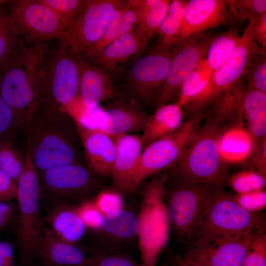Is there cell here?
<instances>
[{"label": "cell", "instance_id": "44dd1931", "mask_svg": "<svg viewBox=\"0 0 266 266\" xmlns=\"http://www.w3.org/2000/svg\"><path fill=\"white\" fill-rule=\"evenodd\" d=\"M149 40L135 29L114 40L96 56L86 61L111 75L120 64L140 54Z\"/></svg>", "mask_w": 266, "mask_h": 266}, {"label": "cell", "instance_id": "ab89813d", "mask_svg": "<svg viewBox=\"0 0 266 266\" xmlns=\"http://www.w3.org/2000/svg\"><path fill=\"white\" fill-rule=\"evenodd\" d=\"M233 200L239 206L251 213H261L266 207L265 189L241 194H232Z\"/></svg>", "mask_w": 266, "mask_h": 266}, {"label": "cell", "instance_id": "b9f144b4", "mask_svg": "<svg viewBox=\"0 0 266 266\" xmlns=\"http://www.w3.org/2000/svg\"><path fill=\"white\" fill-rule=\"evenodd\" d=\"M18 129L21 128L14 112L0 95V140H11Z\"/></svg>", "mask_w": 266, "mask_h": 266}, {"label": "cell", "instance_id": "83f0119b", "mask_svg": "<svg viewBox=\"0 0 266 266\" xmlns=\"http://www.w3.org/2000/svg\"><path fill=\"white\" fill-rule=\"evenodd\" d=\"M137 215L123 208L104 215L100 230L115 241L129 240L137 236Z\"/></svg>", "mask_w": 266, "mask_h": 266}, {"label": "cell", "instance_id": "681fc988", "mask_svg": "<svg viewBox=\"0 0 266 266\" xmlns=\"http://www.w3.org/2000/svg\"><path fill=\"white\" fill-rule=\"evenodd\" d=\"M14 254L13 247L10 243L0 241V266H12Z\"/></svg>", "mask_w": 266, "mask_h": 266}, {"label": "cell", "instance_id": "5b68a950", "mask_svg": "<svg viewBox=\"0 0 266 266\" xmlns=\"http://www.w3.org/2000/svg\"><path fill=\"white\" fill-rule=\"evenodd\" d=\"M217 187L208 184L166 177L164 200L170 229L182 244L189 245Z\"/></svg>", "mask_w": 266, "mask_h": 266}, {"label": "cell", "instance_id": "d6a6232c", "mask_svg": "<svg viewBox=\"0 0 266 266\" xmlns=\"http://www.w3.org/2000/svg\"><path fill=\"white\" fill-rule=\"evenodd\" d=\"M1 6H0V71L13 57L19 38L9 12Z\"/></svg>", "mask_w": 266, "mask_h": 266}, {"label": "cell", "instance_id": "7402d4cb", "mask_svg": "<svg viewBox=\"0 0 266 266\" xmlns=\"http://www.w3.org/2000/svg\"><path fill=\"white\" fill-rule=\"evenodd\" d=\"M75 56L80 71L79 97L85 106L94 108L113 99L115 92L111 75L81 56Z\"/></svg>", "mask_w": 266, "mask_h": 266}, {"label": "cell", "instance_id": "4fadbf2b", "mask_svg": "<svg viewBox=\"0 0 266 266\" xmlns=\"http://www.w3.org/2000/svg\"><path fill=\"white\" fill-rule=\"evenodd\" d=\"M172 56V48L154 49L136 59L126 70L125 81L133 103L155 102L166 79Z\"/></svg>", "mask_w": 266, "mask_h": 266}, {"label": "cell", "instance_id": "f35d334b", "mask_svg": "<svg viewBox=\"0 0 266 266\" xmlns=\"http://www.w3.org/2000/svg\"><path fill=\"white\" fill-rule=\"evenodd\" d=\"M242 266H266V233L262 232L251 241Z\"/></svg>", "mask_w": 266, "mask_h": 266}, {"label": "cell", "instance_id": "ee69618b", "mask_svg": "<svg viewBox=\"0 0 266 266\" xmlns=\"http://www.w3.org/2000/svg\"><path fill=\"white\" fill-rule=\"evenodd\" d=\"M120 194L112 190L99 194L94 201L96 206L104 215L122 208Z\"/></svg>", "mask_w": 266, "mask_h": 266}, {"label": "cell", "instance_id": "ba28073f", "mask_svg": "<svg viewBox=\"0 0 266 266\" xmlns=\"http://www.w3.org/2000/svg\"><path fill=\"white\" fill-rule=\"evenodd\" d=\"M40 193L37 169L27 145L24 170L17 182L18 221L16 238L21 265H29L34 258L36 242L41 228Z\"/></svg>", "mask_w": 266, "mask_h": 266}, {"label": "cell", "instance_id": "7a4b0ae2", "mask_svg": "<svg viewBox=\"0 0 266 266\" xmlns=\"http://www.w3.org/2000/svg\"><path fill=\"white\" fill-rule=\"evenodd\" d=\"M27 132V144L37 170L81 164V141L75 122L67 114L38 109Z\"/></svg>", "mask_w": 266, "mask_h": 266}, {"label": "cell", "instance_id": "5bb4252c", "mask_svg": "<svg viewBox=\"0 0 266 266\" xmlns=\"http://www.w3.org/2000/svg\"><path fill=\"white\" fill-rule=\"evenodd\" d=\"M37 172L40 192L60 204L85 197L99 185L97 177L81 164L37 170Z\"/></svg>", "mask_w": 266, "mask_h": 266}, {"label": "cell", "instance_id": "d4e9b609", "mask_svg": "<svg viewBox=\"0 0 266 266\" xmlns=\"http://www.w3.org/2000/svg\"><path fill=\"white\" fill-rule=\"evenodd\" d=\"M184 117L181 107L176 102L157 107L155 111L148 116L140 136L143 148L176 131L184 122Z\"/></svg>", "mask_w": 266, "mask_h": 266}, {"label": "cell", "instance_id": "60d3db41", "mask_svg": "<svg viewBox=\"0 0 266 266\" xmlns=\"http://www.w3.org/2000/svg\"><path fill=\"white\" fill-rule=\"evenodd\" d=\"M84 266H141L126 256L116 253L98 252L88 257Z\"/></svg>", "mask_w": 266, "mask_h": 266}, {"label": "cell", "instance_id": "d6986e66", "mask_svg": "<svg viewBox=\"0 0 266 266\" xmlns=\"http://www.w3.org/2000/svg\"><path fill=\"white\" fill-rule=\"evenodd\" d=\"M228 25L227 0L187 1L179 36L175 44L208 29Z\"/></svg>", "mask_w": 266, "mask_h": 266}, {"label": "cell", "instance_id": "ac0fdd59", "mask_svg": "<svg viewBox=\"0 0 266 266\" xmlns=\"http://www.w3.org/2000/svg\"><path fill=\"white\" fill-rule=\"evenodd\" d=\"M116 156L111 175L112 190L130 194L135 190V180L143 150L140 136L136 134L114 136Z\"/></svg>", "mask_w": 266, "mask_h": 266}, {"label": "cell", "instance_id": "f546056e", "mask_svg": "<svg viewBox=\"0 0 266 266\" xmlns=\"http://www.w3.org/2000/svg\"><path fill=\"white\" fill-rule=\"evenodd\" d=\"M171 0H139V20L136 30L150 39L165 19Z\"/></svg>", "mask_w": 266, "mask_h": 266}, {"label": "cell", "instance_id": "7c38bea8", "mask_svg": "<svg viewBox=\"0 0 266 266\" xmlns=\"http://www.w3.org/2000/svg\"><path fill=\"white\" fill-rule=\"evenodd\" d=\"M204 118V114L200 113L186 120L173 133L143 148L135 180V189L145 179L176 163Z\"/></svg>", "mask_w": 266, "mask_h": 266}, {"label": "cell", "instance_id": "8d00e7d4", "mask_svg": "<svg viewBox=\"0 0 266 266\" xmlns=\"http://www.w3.org/2000/svg\"><path fill=\"white\" fill-rule=\"evenodd\" d=\"M85 0H39L48 7L60 22L64 31L82 8Z\"/></svg>", "mask_w": 266, "mask_h": 266}, {"label": "cell", "instance_id": "4dcf8cb0", "mask_svg": "<svg viewBox=\"0 0 266 266\" xmlns=\"http://www.w3.org/2000/svg\"><path fill=\"white\" fill-rule=\"evenodd\" d=\"M240 37L237 30L233 29L215 36L209 46L206 57L212 71L219 69L226 61L238 44Z\"/></svg>", "mask_w": 266, "mask_h": 266}, {"label": "cell", "instance_id": "9a60e30c", "mask_svg": "<svg viewBox=\"0 0 266 266\" xmlns=\"http://www.w3.org/2000/svg\"><path fill=\"white\" fill-rule=\"evenodd\" d=\"M9 3V14L18 34L29 42L36 44L63 39L65 31L60 22L39 0H12Z\"/></svg>", "mask_w": 266, "mask_h": 266}, {"label": "cell", "instance_id": "816d5d0a", "mask_svg": "<svg viewBox=\"0 0 266 266\" xmlns=\"http://www.w3.org/2000/svg\"><path fill=\"white\" fill-rule=\"evenodd\" d=\"M178 266H183V265L178 264Z\"/></svg>", "mask_w": 266, "mask_h": 266}, {"label": "cell", "instance_id": "f6af8a7d", "mask_svg": "<svg viewBox=\"0 0 266 266\" xmlns=\"http://www.w3.org/2000/svg\"><path fill=\"white\" fill-rule=\"evenodd\" d=\"M247 168L266 176V139L256 144Z\"/></svg>", "mask_w": 266, "mask_h": 266}, {"label": "cell", "instance_id": "6da1fadb", "mask_svg": "<svg viewBox=\"0 0 266 266\" xmlns=\"http://www.w3.org/2000/svg\"><path fill=\"white\" fill-rule=\"evenodd\" d=\"M46 42L28 46L21 38L15 54L0 71V95L26 131L38 109Z\"/></svg>", "mask_w": 266, "mask_h": 266}, {"label": "cell", "instance_id": "ffe728a7", "mask_svg": "<svg viewBox=\"0 0 266 266\" xmlns=\"http://www.w3.org/2000/svg\"><path fill=\"white\" fill-rule=\"evenodd\" d=\"M44 266H84L88 257L76 245L57 238L50 228L43 226L34 249V258Z\"/></svg>", "mask_w": 266, "mask_h": 266}, {"label": "cell", "instance_id": "603a6c76", "mask_svg": "<svg viewBox=\"0 0 266 266\" xmlns=\"http://www.w3.org/2000/svg\"><path fill=\"white\" fill-rule=\"evenodd\" d=\"M108 121L103 132L112 136L142 131L148 116L134 103L119 100L107 101L103 107Z\"/></svg>", "mask_w": 266, "mask_h": 266}, {"label": "cell", "instance_id": "7bdbcfd3", "mask_svg": "<svg viewBox=\"0 0 266 266\" xmlns=\"http://www.w3.org/2000/svg\"><path fill=\"white\" fill-rule=\"evenodd\" d=\"M76 209L86 228L100 230L103 215L94 201H84L76 207Z\"/></svg>", "mask_w": 266, "mask_h": 266}, {"label": "cell", "instance_id": "836d02e7", "mask_svg": "<svg viewBox=\"0 0 266 266\" xmlns=\"http://www.w3.org/2000/svg\"><path fill=\"white\" fill-rule=\"evenodd\" d=\"M25 164V155L11 140H0V169L16 184Z\"/></svg>", "mask_w": 266, "mask_h": 266}, {"label": "cell", "instance_id": "cb8c5ba5", "mask_svg": "<svg viewBox=\"0 0 266 266\" xmlns=\"http://www.w3.org/2000/svg\"><path fill=\"white\" fill-rule=\"evenodd\" d=\"M139 15V0H123L115 11L101 39L81 57L85 60L91 59L111 42L136 29Z\"/></svg>", "mask_w": 266, "mask_h": 266}, {"label": "cell", "instance_id": "9c48e42d", "mask_svg": "<svg viewBox=\"0 0 266 266\" xmlns=\"http://www.w3.org/2000/svg\"><path fill=\"white\" fill-rule=\"evenodd\" d=\"M254 19L249 21L240 41L223 65L213 71L205 88L182 107L187 119L203 113L212 100L222 92L240 81L253 59L263 50L255 42L252 34Z\"/></svg>", "mask_w": 266, "mask_h": 266}, {"label": "cell", "instance_id": "8992f818", "mask_svg": "<svg viewBox=\"0 0 266 266\" xmlns=\"http://www.w3.org/2000/svg\"><path fill=\"white\" fill-rule=\"evenodd\" d=\"M232 195L218 187L209 207L189 246H201L219 240L265 231L261 213H251L237 205Z\"/></svg>", "mask_w": 266, "mask_h": 266}, {"label": "cell", "instance_id": "7dc6e473", "mask_svg": "<svg viewBox=\"0 0 266 266\" xmlns=\"http://www.w3.org/2000/svg\"><path fill=\"white\" fill-rule=\"evenodd\" d=\"M17 184L0 169V201L16 199Z\"/></svg>", "mask_w": 266, "mask_h": 266}, {"label": "cell", "instance_id": "e0dca14e", "mask_svg": "<svg viewBox=\"0 0 266 266\" xmlns=\"http://www.w3.org/2000/svg\"><path fill=\"white\" fill-rule=\"evenodd\" d=\"M86 167L96 177H111L115 156V137L100 130L75 122Z\"/></svg>", "mask_w": 266, "mask_h": 266}, {"label": "cell", "instance_id": "bcb514c9", "mask_svg": "<svg viewBox=\"0 0 266 266\" xmlns=\"http://www.w3.org/2000/svg\"><path fill=\"white\" fill-rule=\"evenodd\" d=\"M252 34L254 40L263 50L266 49V12L253 20Z\"/></svg>", "mask_w": 266, "mask_h": 266}, {"label": "cell", "instance_id": "1f68e13d", "mask_svg": "<svg viewBox=\"0 0 266 266\" xmlns=\"http://www.w3.org/2000/svg\"><path fill=\"white\" fill-rule=\"evenodd\" d=\"M212 72L205 58L186 78L176 102L182 107L197 96L207 85Z\"/></svg>", "mask_w": 266, "mask_h": 266}, {"label": "cell", "instance_id": "52a82bcc", "mask_svg": "<svg viewBox=\"0 0 266 266\" xmlns=\"http://www.w3.org/2000/svg\"><path fill=\"white\" fill-rule=\"evenodd\" d=\"M166 176L155 177L142 191L137 215L138 245L141 266H156L169 239L170 225L164 200Z\"/></svg>", "mask_w": 266, "mask_h": 266}, {"label": "cell", "instance_id": "f907efd6", "mask_svg": "<svg viewBox=\"0 0 266 266\" xmlns=\"http://www.w3.org/2000/svg\"><path fill=\"white\" fill-rule=\"evenodd\" d=\"M10 0H0V6L6 3H9Z\"/></svg>", "mask_w": 266, "mask_h": 266}, {"label": "cell", "instance_id": "3957f363", "mask_svg": "<svg viewBox=\"0 0 266 266\" xmlns=\"http://www.w3.org/2000/svg\"><path fill=\"white\" fill-rule=\"evenodd\" d=\"M226 130L216 118H204L180 158L170 167L169 177L222 187L229 176L228 164L221 150Z\"/></svg>", "mask_w": 266, "mask_h": 266}, {"label": "cell", "instance_id": "4316f807", "mask_svg": "<svg viewBox=\"0 0 266 266\" xmlns=\"http://www.w3.org/2000/svg\"><path fill=\"white\" fill-rule=\"evenodd\" d=\"M242 109L248 133L255 145L266 139V93L245 88Z\"/></svg>", "mask_w": 266, "mask_h": 266}, {"label": "cell", "instance_id": "d590c367", "mask_svg": "<svg viewBox=\"0 0 266 266\" xmlns=\"http://www.w3.org/2000/svg\"><path fill=\"white\" fill-rule=\"evenodd\" d=\"M225 184L235 194H245L265 189L266 176L247 168L229 175Z\"/></svg>", "mask_w": 266, "mask_h": 266}, {"label": "cell", "instance_id": "30bf717a", "mask_svg": "<svg viewBox=\"0 0 266 266\" xmlns=\"http://www.w3.org/2000/svg\"><path fill=\"white\" fill-rule=\"evenodd\" d=\"M123 0H85L65 31L60 44L75 56H82L102 37L113 14Z\"/></svg>", "mask_w": 266, "mask_h": 266}, {"label": "cell", "instance_id": "277c9868", "mask_svg": "<svg viewBox=\"0 0 266 266\" xmlns=\"http://www.w3.org/2000/svg\"><path fill=\"white\" fill-rule=\"evenodd\" d=\"M79 83L76 57L60 44L46 55L38 109L60 111L76 121L85 108L79 97Z\"/></svg>", "mask_w": 266, "mask_h": 266}, {"label": "cell", "instance_id": "2e32d148", "mask_svg": "<svg viewBox=\"0 0 266 266\" xmlns=\"http://www.w3.org/2000/svg\"><path fill=\"white\" fill-rule=\"evenodd\" d=\"M265 232L223 238L204 245L189 246L179 265L186 266H242L253 238Z\"/></svg>", "mask_w": 266, "mask_h": 266}, {"label": "cell", "instance_id": "74e56055", "mask_svg": "<svg viewBox=\"0 0 266 266\" xmlns=\"http://www.w3.org/2000/svg\"><path fill=\"white\" fill-rule=\"evenodd\" d=\"M247 88L266 93V52L262 50L252 60L245 74Z\"/></svg>", "mask_w": 266, "mask_h": 266}, {"label": "cell", "instance_id": "e575fe53", "mask_svg": "<svg viewBox=\"0 0 266 266\" xmlns=\"http://www.w3.org/2000/svg\"><path fill=\"white\" fill-rule=\"evenodd\" d=\"M229 24H240L266 12V0H227Z\"/></svg>", "mask_w": 266, "mask_h": 266}, {"label": "cell", "instance_id": "f1b7e54d", "mask_svg": "<svg viewBox=\"0 0 266 266\" xmlns=\"http://www.w3.org/2000/svg\"><path fill=\"white\" fill-rule=\"evenodd\" d=\"M187 1H171L167 14L156 33L158 38L156 50H167L172 48L179 36Z\"/></svg>", "mask_w": 266, "mask_h": 266}, {"label": "cell", "instance_id": "484cf974", "mask_svg": "<svg viewBox=\"0 0 266 266\" xmlns=\"http://www.w3.org/2000/svg\"><path fill=\"white\" fill-rule=\"evenodd\" d=\"M49 221L50 229L57 238L73 245L80 240L86 229L76 207L66 204L54 207L49 214Z\"/></svg>", "mask_w": 266, "mask_h": 266}, {"label": "cell", "instance_id": "8fae6325", "mask_svg": "<svg viewBox=\"0 0 266 266\" xmlns=\"http://www.w3.org/2000/svg\"><path fill=\"white\" fill-rule=\"evenodd\" d=\"M215 37L213 33L205 31L174 44L166 79L155 102L157 107L177 101L183 82L206 58L209 46Z\"/></svg>", "mask_w": 266, "mask_h": 266}, {"label": "cell", "instance_id": "c3c4849f", "mask_svg": "<svg viewBox=\"0 0 266 266\" xmlns=\"http://www.w3.org/2000/svg\"><path fill=\"white\" fill-rule=\"evenodd\" d=\"M17 204L9 201H0V231L17 214Z\"/></svg>", "mask_w": 266, "mask_h": 266}]
</instances>
